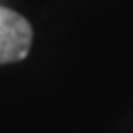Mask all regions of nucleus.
Listing matches in <instances>:
<instances>
[{"instance_id": "1", "label": "nucleus", "mask_w": 133, "mask_h": 133, "mask_svg": "<svg viewBox=\"0 0 133 133\" xmlns=\"http://www.w3.org/2000/svg\"><path fill=\"white\" fill-rule=\"evenodd\" d=\"M33 40V29L27 18L0 7V64L27 58Z\"/></svg>"}]
</instances>
